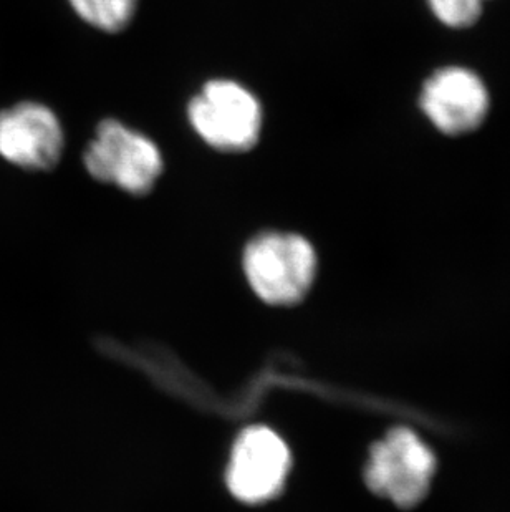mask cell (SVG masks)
<instances>
[{
    "mask_svg": "<svg viewBox=\"0 0 510 512\" xmlns=\"http://www.w3.org/2000/svg\"><path fill=\"white\" fill-rule=\"evenodd\" d=\"M194 133L221 153H246L259 143L264 110L259 98L242 83L214 78L204 83L188 103Z\"/></svg>",
    "mask_w": 510,
    "mask_h": 512,
    "instance_id": "obj_1",
    "label": "cell"
},
{
    "mask_svg": "<svg viewBox=\"0 0 510 512\" xmlns=\"http://www.w3.org/2000/svg\"><path fill=\"white\" fill-rule=\"evenodd\" d=\"M83 166L93 179L145 196L164 170L163 153L156 141L123 121H100L93 140L83 153Z\"/></svg>",
    "mask_w": 510,
    "mask_h": 512,
    "instance_id": "obj_2",
    "label": "cell"
},
{
    "mask_svg": "<svg viewBox=\"0 0 510 512\" xmlns=\"http://www.w3.org/2000/svg\"><path fill=\"white\" fill-rule=\"evenodd\" d=\"M244 272L255 294L267 304H295L312 287L317 254L304 236L264 232L247 244Z\"/></svg>",
    "mask_w": 510,
    "mask_h": 512,
    "instance_id": "obj_3",
    "label": "cell"
},
{
    "mask_svg": "<svg viewBox=\"0 0 510 512\" xmlns=\"http://www.w3.org/2000/svg\"><path fill=\"white\" fill-rule=\"evenodd\" d=\"M438 459L413 430L398 426L373 445L365 468L371 493L396 508H416L428 496Z\"/></svg>",
    "mask_w": 510,
    "mask_h": 512,
    "instance_id": "obj_4",
    "label": "cell"
},
{
    "mask_svg": "<svg viewBox=\"0 0 510 512\" xmlns=\"http://www.w3.org/2000/svg\"><path fill=\"white\" fill-rule=\"evenodd\" d=\"M289 471L285 441L267 426H251L232 446L227 486L242 503H265L282 491Z\"/></svg>",
    "mask_w": 510,
    "mask_h": 512,
    "instance_id": "obj_5",
    "label": "cell"
},
{
    "mask_svg": "<svg viewBox=\"0 0 510 512\" xmlns=\"http://www.w3.org/2000/svg\"><path fill=\"white\" fill-rule=\"evenodd\" d=\"M419 107L436 130L448 136H462L484 123L491 97L476 72L451 65L439 68L424 82Z\"/></svg>",
    "mask_w": 510,
    "mask_h": 512,
    "instance_id": "obj_6",
    "label": "cell"
},
{
    "mask_svg": "<svg viewBox=\"0 0 510 512\" xmlns=\"http://www.w3.org/2000/svg\"><path fill=\"white\" fill-rule=\"evenodd\" d=\"M65 133L44 103L22 102L0 112V156L22 170L49 171L62 160Z\"/></svg>",
    "mask_w": 510,
    "mask_h": 512,
    "instance_id": "obj_7",
    "label": "cell"
},
{
    "mask_svg": "<svg viewBox=\"0 0 510 512\" xmlns=\"http://www.w3.org/2000/svg\"><path fill=\"white\" fill-rule=\"evenodd\" d=\"M73 12L93 29L118 34L135 19L138 0H68Z\"/></svg>",
    "mask_w": 510,
    "mask_h": 512,
    "instance_id": "obj_8",
    "label": "cell"
},
{
    "mask_svg": "<svg viewBox=\"0 0 510 512\" xmlns=\"http://www.w3.org/2000/svg\"><path fill=\"white\" fill-rule=\"evenodd\" d=\"M486 0H428L436 19L451 29H467L481 19Z\"/></svg>",
    "mask_w": 510,
    "mask_h": 512,
    "instance_id": "obj_9",
    "label": "cell"
}]
</instances>
